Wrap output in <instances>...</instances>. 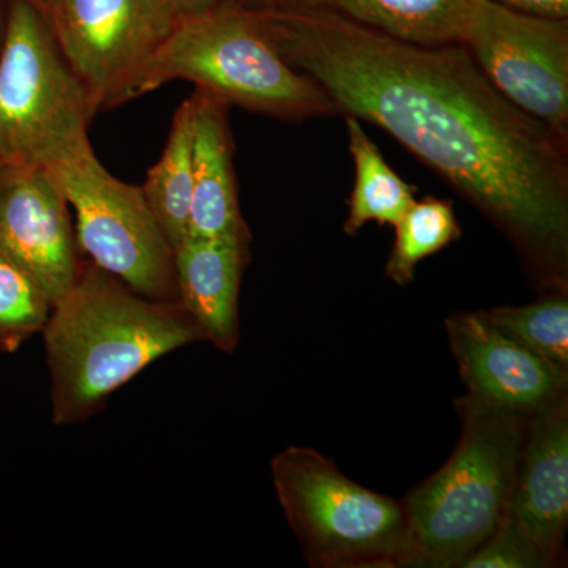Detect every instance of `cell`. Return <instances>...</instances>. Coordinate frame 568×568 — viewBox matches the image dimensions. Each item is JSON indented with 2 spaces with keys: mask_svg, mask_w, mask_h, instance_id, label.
<instances>
[{
  "mask_svg": "<svg viewBox=\"0 0 568 568\" xmlns=\"http://www.w3.org/2000/svg\"><path fill=\"white\" fill-rule=\"evenodd\" d=\"M179 80L192 82L227 106L284 121L339 114L317 82L284 61L260 11L245 0L182 17L141 71L132 99Z\"/></svg>",
  "mask_w": 568,
  "mask_h": 568,
  "instance_id": "3957f363",
  "label": "cell"
},
{
  "mask_svg": "<svg viewBox=\"0 0 568 568\" xmlns=\"http://www.w3.org/2000/svg\"><path fill=\"white\" fill-rule=\"evenodd\" d=\"M193 197L189 237L219 239L252 235L239 204L230 106L211 93L194 89Z\"/></svg>",
  "mask_w": 568,
  "mask_h": 568,
  "instance_id": "5bb4252c",
  "label": "cell"
},
{
  "mask_svg": "<svg viewBox=\"0 0 568 568\" xmlns=\"http://www.w3.org/2000/svg\"><path fill=\"white\" fill-rule=\"evenodd\" d=\"M506 9L521 11L532 17L568 20V0H493Z\"/></svg>",
  "mask_w": 568,
  "mask_h": 568,
  "instance_id": "7402d4cb",
  "label": "cell"
},
{
  "mask_svg": "<svg viewBox=\"0 0 568 568\" xmlns=\"http://www.w3.org/2000/svg\"><path fill=\"white\" fill-rule=\"evenodd\" d=\"M459 44L507 100L568 140V20L473 0Z\"/></svg>",
  "mask_w": 568,
  "mask_h": 568,
  "instance_id": "ba28073f",
  "label": "cell"
},
{
  "mask_svg": "<svg viewBox=\"0 0 568 568\" xmlns=\"http://www.w3.org/2000/svg\"><path fill=\"white\" fill-rule=\"evenodd\" d=\"M548 567L537 548L517 526L500 518L495 532L466 560L463 568H544Z\"/></svg>",
  "mask_w": 568,
  "mask_h": 568,
  "instance_id": "44dd1931",
  "label": "cell"
},
{
  "mask_svg": "<svg viewBox=\"0 0 568 568\" xmlns=\"http://www.w3.org/2000/svg\"><path fill=\"white\" fill-rule=\"evenodd\" d=\"M70 205L54 175L40 166H0V250L41 284L52 304L80 272Z\"/></svg>",
  "mask_w": 568,
  "mask_h": 568,
  "instance_id": "30bf717a",
  "label": "cell"
},
{
  "mask_svg": "<svg viewBox=\"0 0 568 568\" xmlns=\"http://www.w3.org/2000/svg\"><path fill=\"white\" fill-rule=\"evenodd\" d=\"M394 227L395 244L386 275L399 286L414 282L418 263L462 237L454 205L433 196L414 201Z\"/></svg>",
  "mask_w": 568,
  "mask_h": 568,
  "instance_id": "ac0fdd59",
  "label": "cell"
},
{
  "mask_svg": "<svg viewBox=\"0 0 568 568\" xmlns=\"http://www.w3.org/2000/svg\"><path fill=\"white\" fill-rule=\"evenodd\" d=\"M252 235L189 237L174 253L179 304L223 353L239 345V295Z\"/></svg>",
  "mask_w": 568,
  "mask_h": 568,
  "instance_id": "4fadbf2b",
  "label": "cell"
},
{
  "mask_svg": "<svg viewBox=\"0 0 568 568\" xmlns=\"http://www.w3.org/2000/svg\"><path fill=\"white\" fill-rule=\"evenodd\" d=\"M28 2L32 3V6L43 14L44 20L50 22L51 28L54 26L59 0H28Z\"/></svg>",
  "mask_w": 568,
  "mask_h": 568,
  "instance_id": "cb8c5ba5",
  "label": "cell"
},
{
  "mask_svg": "<svg viewBox=\"0 0 568 568\" xmlns=\"http://www.w3.org/2000/svg\"><path fill=\"white\" fill-rule=\"evenodd\" d=\"M346 130L354 159L355 183L343 230L347 235H355L366 223L395 226L416 201L417 190L388 166L358 119L346 115Z\"/></svg>",
  "mask_w": 568,
  "mask_h": 568,
  "instance_id": "e0dca14e",
  "label": "cell"
},
{
  "mask_svg": "<svg viewBox=\"0 0 568 568\" xmlns=\"http://www.w3.org/2000/svg\"><path fill=\"white\" fill-rule=\"evenodd\" d=\"M284 61L484 213L538 290L568 284V140L507 100L463 44L422 47L305 6H254Z\"/></svg>",
  "mask_w": 568,
  "mask_h": 568,
  "instance_id": "6da1fadb",
  "label": "cell"
},
{
  "mask_svg": "<svg viewBox=\"0 0 568 568\" xmlns=\"http://www.w3.org/2000/svg\"><path fill=\"white\" fill-rule=\"evenodd\" d=\"M41 284L0 250V353L13 354L41 334L52 312Z\"/></svg>",
  "mask_w": 568,
  "mask_h": 568,
  "instance_id": "ffe728a7",
  "label": "cell"
},
{
  "mask_svg": "<svg viewBox=\"0 0 568 568\" xmlns=\"http://www.w3.org/2000/svg\"><path fill=\"white\" fill-rule=\"evenodd\" d=\"M271 470L280 506L310 566L413 567L402 500L355 484L308 447L284 448Z\"/></svg>",
  "mask_w": 568,
  "mask_h": 568,
  "instance_id": "5b68a950",
  "label": "cell"
},
{
  "mask_svg": "<svg viewBox=\"0 0 568 568\" xmlns=\"http://www.w3.org/2000/svg\"><path fill=\"white\" fill-rule=\"evenodd\" d=\"M394 39L422 44L459 43L473 0H298Z\"/></svg>",
  "mask_w": 568,
  "mask_h": 568,
  "instance_id": "9a60e30c",
  "label": "cell"
},
{
  "mask_svg": "<svg viewBox=\"0 0 568 568\" xmlns=\"http://www.w3.org/2000/svg\"><path fill=\"white\" fill-rule=\"evenodd\" d=\"M48 171L77 213L74 234L82 256L144 297L179 302L174 250L141 186L114 178L91 141Z\"/></svg>",
  "mask_w": 568,
  "mask_h": 568,
  "instance_id": "52a82bcc",
  "label": "cell"
},
{
  "mask_svg": "<svg viewBox=\"0 0 568 568\" xmlns=\"http://www.w3.org/2000/svg\"><path fill=\"white\" fill-rule=\"evenodd\" d=\"M97 110L50 22L9 0L0 52V166L55 164L89 142Z\"/></svg>",
  "mask_w": 568,
  "mask_h": 568,
  "instance_id": "8992f818",
  "label": "cell"
},
{
  "mask_svg": "<svg viewBox=\"0 0 568 568\" xmlns=\"http://www.w3.org/2000/svg\"><path fill=\"white\" fill-rule=\"evenodd\" d=\"M163 0H59V47L97 112L132 102L134 82L178 26Z\"/></svg>",
  "mask_w": 568,
  "mask_h": 568,
  "instance_id": "9c48e42d",
  "label": "cell"
},
{
  "mask_svg": "<svg viewBox=\"0 0 568 568\" xmlns=\"http://www.w3.org/2000/svg\"><path fill=\"white\" fill-rule=\"evenodd\" d=\"M478 313L526 349L568 369L566 291H548L528 305L497 306Z\"/></svg>",
  "mask_w": 568,
  "mask_h": 568,
  "instance_id": "d6986e66",
  "label": "cell"
},
{
  "mask_svg": "<svg viewBox=\"0 0 568 568\" xmlns=\"http://www.w3.org/2000/svg\"><path fill=\"white\" fill-rule=\"evenodd\" d=\"M274 2L276 0H246V3H252V6H272Z\"/></svg>",
  "mask_w": 568,
  "mask_h": 568,
  "instance_id": "484cf974",
  "label": "cell"
},
{
  "mask_svg": "<svg viewBox=\"0 0 568 568\" xmlns=\"http://www.w3.org/2000/svg\"><path fill=\"white\" fill-rule=\"evenodd\" d=\"M7 10H9V3L3 6V3L0 2V52H2L3 40H6Z\"/></svg>",
  "mask_w": 568,
  "mask_h": 568,
  "instance_id": "d4e9b609",
  "label": "cell"
},
{
  "mask_svg": "<svg viewBox=\"0 0 568 568\" xmlns=\"http://www.w3.org/2000/svg\"><path fill=\"white\" fill-rule=\"evenodd\" d=\"M145 203L174 253L189 239L193 197V100H183L159 162L141 185Z\"/></svg>",
  "mask_w": 568,
  "mask_h": 568,
  "instance_id": "2e32d148",
  "label": "cell"
},
{
  "mask_svg": "<svg viewBox=\"0 0 568 568\" xmlns=\"http://www.w3.org/2000/svg\"><path fill=\"white\" fill-rule=\"evenodd\" d=\"M446 327L466 395L528 417L568 395L567 368L526 349L480 313H457Z\"/></svg>",
  "mask_w": 568,
  "mask_h": 568,
  "instance_id": "8fae6325",
  "label": "cell"
},
{
  "mask_svg": "<svg viewBox=\"0 0 568 568\" xmlns=\"http://www.w3.org/2000/svg\"><path fill=\"white\" fill-rule=\"evenodd\" d=\"M503 517L517 526L548 567L559 562L568 526V395L529 418Z\"/></svg>",
  "mask_w": 568,
  "mask_h": 568,
  "instance_id": "7c38bea8",
  "label": "cell"
},
{
  "mask_svg": "<svg viewBox=\"0 0 568 568\" xmlns=\"http://www.w3.org/2000/svg\"><path fill=\"white\" fill-rule=\"evenodd\" d=\"M163 2L182 18L189 17V14L201 13V11L213 9V7L222 6V3L231 2V0H163Z\"/></svg>",
  "mask_w": 568,
  "mask_h": 568,
  "instance_id": "603a6c76",
  "label": "cell"
},
{
  "mask_svg": "<svg viewBox=\"0 0 568 568\" xmlns=\"http://www.w3.org/2000/svg\"><path fill=\"white\" fill-rule=\"evenodd\" d=\"M455 409L462 435L454 454L402 500L413 567L463 568L495 532L517 476L530 417L469 395Z\"/></svg>",
  "mask_w": 568,
  "mask_h": 568,
  "instance_id": "277c9868",
  "label": "cell"
},
{
  "mask_svg": "<svg viewBox=\"0 0 568 568\" xmlns=\"http://www.w3.org/2000/svg\"><path fill=\"white\" fill-rule=\"evenodd\" d=\"M41 334L55 425L88 420L153 362L204 342L179 302L144 297L85 257Z\"/></svg>",
  "mask_w": 568,
  "mask_h": 568,
  "instance_id": "7a4b0ae2",
  "label": "cell"
}]
</instances>
